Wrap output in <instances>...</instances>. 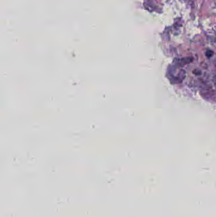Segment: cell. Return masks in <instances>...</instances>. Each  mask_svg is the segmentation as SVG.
I'll return each mask as SVG.
<instances>
[{"label":"cell","instance_id":"6da1fadb","mask_svg":"<svg viewBox=\"0 0 216 217\" xmlns=\"http://www.w3.org/2000/svg\"><path fill=\"white\" fill-rule=\"evenodd\" d=\"M213 54H214V52L211 50H207L206 52V55H207V57H212Z\"/></svg>","mask_w":216,"mask_h":217}]
</instances>
